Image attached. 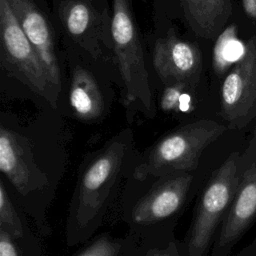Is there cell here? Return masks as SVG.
<instances>
[{"label":"cell","mask_w":256,"mask_h":256,"mask_svg":"<svg viewBox=\"0 0 256 256\" xmlns=\"http://www.w3.org/2000/svg\"><path fill=\"white\" fill-rule=\"evenodd\" d=\"M175 226L169 225L138 234L140 236L138 256H184L181 241L174 234Z\"/></svg>","instance_id":"obj_17"},{"label":"cell","mask_w":256,"mask_h":256,"mask_svg":"<svg viewBox=\"0 0 256 256\" xmlns=\"http://www.w3.org/2000/svg\"><path fill=\"white\" fill-rule=\"evenodd\" d=\"M256 222V123L241 152L237 188L209 256H230L235 245Z\"/></svg>","instance_id":"obj_8"},{"label":"cell","mask_w":256,"mask_h":256,"mask_svg":"<svg viewBox=\"0 0 256 256\" xmlns=\"http://www.w3.org/2000/svg\"><path fill=\"white\" fill-rule=\"evenodd\" d=\"M139 153L132 129L124 128L84 156L78 167L64 227L69 247L82 245L96 235L117 204Z\"/></svg>","instance_id":"obj_2"},{"label":"cell","mask_w":256,"mask_h":256,"mask_svg":"<svg viewBox=\"0 0 256 256\" xmlns=\"http://www.w3.org/2000/svg\"><path fill=\"white\" fill-rule=\"evenodd\" d=\"M60 19L72 39L92 57H102L101 45L107 44L106 22L88 0H66L59 9Z\"/></svg>","instance_id":"obj_12"},{"label":"cell","mask_w":256,"mask_h":256,"mask_svg":"<svg viewBox=\"0 0 256 256\" xmlns=\"http://www.w3.org/2000/svg\"><path fill=\"white\" fill-rule=\"evenodd\" d=\"M66 161V133L60 123L36 120L22 124L1 116V179L43 237L52 233L47 213L65 173Z\"/></svg>","instance_id":"obj_1"},{"label":"cell","mask_w":256,"mask_h":256,"mask_svg":"<svg viewBox=\"0 0 256 256\" xmlns=\"http://www.w3.org/2000/svg\"><path fill=\"white\" fill-rule=\"evenodd\" d=\"M194 87L184 82H175L165 85L159 101L160 109L166 114L175 115L181 94L188 88Z\"/></svg>","instance_id":"obj_19"},{"label":"cell","mask_w":256,"mask_h":256,"mask_svg":"<svg viewBox=\"0 0 256 256\" xmlns=\"http://www.w3.org/2000/svg\"><path fill=\"white\" fill-rule=\"evenodd\" d=\"M153 66L164 85L184 82L195 86L201 71V53L195 45L179 39L171 29L155 42Z\"/></svg>","instance_id":"obj_10"},{"label":"cell","mask_w":256,"mask_h":256,"mask_svg":"<svg viewBox=\"0 0 256 256\" xmlns=\"http://www.w3.org/2000/svg\"><path fill=\"white\" fill-rule=\"evenodd\" d=\"M143 1H146V0H143Z\"/></svg>","instance_id":"obj_21"},{"label":"cell","mask_w":256,"mask_h":256,"mask_svg":"<svg viewBox=\"0 0 256 256\" xmlns=\"http://www.w3.org/2000/svg\"><path fill=\"white\" fill-rule=\"evenodd\" d=\"M240 157V151L231 152L199 192L190 225L181 241L184 256H209L237 188Z\"/></svg>","instance_id":"obj_6"},{"label":"cell","mask_w":256,"mask_h":256,"mask_svg":"<svg viewBox=\"0 0 256 256\" xmlns=\"http://www.w3.org/2000/svg\"><path fill=\"white\" fill-rule=\"evenodd\" d=\"M184 16L198 35L210 38L226 21L231 11L230 0H179Z\"/></svg>","instance_id":"obj_14"},{"label":"cell","mask_w":256,"mask_h":256,"mask_svg":"<svg viewBox=\"0 0 256 256\" xmlns=\"http://www.w3.org/2000/svg\"><path fill=\"white\" fill-rule=\"evenodd\" d=\"M229 128L212 119H194L167 131L140 151L132 172L135 179L196 171L204 151Z\"/></svg>","instance_id":"obj_4"},{"label":"cell","mask_w":256,"mask_h":256,"mask_svg":"<svg viewBox=\"0 0 256 256\" xmlns=\"http://www.w3.org/2000/svg\"><path fill=\"white\" fill-rule=\"evenodd\" d=\"M26 213L12 198L4 181L0 178V228L20 239H27L36 235L29 224Z\"/></svg>","instance_id":"obj_16"},{"label":"cell","mask_w":256,"mask_h":256,"mask_svg":"<svg viewBox=\"0 0 256 256\" xmlns=\"http://www.w3.org/2000/svg\"><path fill=\"white\" fill-rule=\"evenodd\" d=\"M246 53V46L236 37L235 28H227L218 38L214 49V65L218 72H223L226 67L239 62Z\"/></svg>","instance_id":"obj_18"},{"label":"cell","mask_w":256,"mask_h":256,"mask_svg":"<svg viewBox=\"0 0 256 256\" xmlns=\"http://www.w3.org/2000/svg\"><path fill=\"white\" fill-rule=\"evenodd\" d=\"M220 115L229 130H241L256 120V37L222 84Z\"/></svg>","instance_id":"obj_9"},{"label":"cell","mask_w":256,"mask_h":256,"mask_svg":"<svg viewBox=\"0 0 256 256\" xmlns=\"http://www.w3.org/2000/svg\"><path fill=\"white\" fill-rule=\"evenodd\" d=\"M25 35L38 53L48 76L60 93L61 72L51 26L32 0H7Z\"/></svg>","instance_id":"obj_11"},{"label":"cell","mask_w":256,"mask_h":256,"mask_svg":"<svg viewBox=\"0 0 256 256\" xmlns=\"http://www.w3.org/2000/svg\"><path fill=\"white\" fill-rule=\"evenodd\" d=\"M0 43L3 66L56 110L60 93L53 86L43 62L7 0H0Z\"/></svg>","instance_id":"obj_7"},{"label":"cell","mask_w":256,"mask_h":256,"mask_svg":"<svg viewBox=\"0 0 256 256\" xmlns=\"http://www.w3.org/2000/svg\"><path fill=\"white\" fill-rule=\"evenodd\" d=\"M196 171L180 172L159 177L135 179L137 191L126 183L124 189L137 194L121 196V219L137 234L176 225L187 204L195 195L198 176ZM120 198V197H119Z\"/></svg>","instance_id":"obj_3"},{"label":"cell","mask_w":256,"mask_h":256,"mask_svg":"<svg viewBox=\"0 0 256 256\" xmlns=\"http://www.w3.org/2000/svg\"><path fill=\"white\" fill-rule=\"evenodd\" d=\"M242 3L245 12L249 16L256 18V0H242Z\"/></svg>","instance_id":"obj_20"},{"label":"cell","mask_w":256,"mask_h":256,"mask_svg":"<svg viewBox=\"0 0 256 256\" xmlns=\"http://www.w3.org/2000/svg\"><path fill=\"white\" fill-rule=\"evenodd\" d=\"M112 1V48L123 84L127 120L132 122L137 112L148 118H153L157 109L149 82L138 26L132 10V0Z\"/></svg>","instance_id":"obj_5"},{"label":"cell","mask_w":256,"mask_h":256,"mask_svg":"<svg viewBox=\"0 0 256 256\" xmlns=\"http://www.w3.org/2000/svg\"><path fill=\"white\" fill-rule=\"evenodd\" d=\"M68 103L71 117L85 123L100 122L108 111V103L97 80L81 67L73 71Z\"/></svg>","instance_id":"obj_13"},{"label":"cell","mask_w":256,"mask_h":256,"mask_svg":"<svg viewBox=\"0 0 256 256\" xmlns=\"http://www.w3.org/2000/svg\"><path fill=\"white\" fill-rule=\"evenodd\" d=\"M139 248L140 236L132 231L125 236L102 232L83 243L73 256H138Z\"/></svg>","instance_id":"obj_15"}]
</instances>
